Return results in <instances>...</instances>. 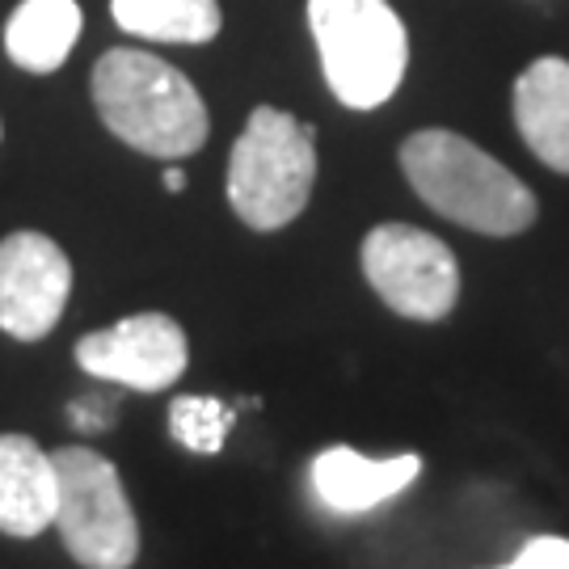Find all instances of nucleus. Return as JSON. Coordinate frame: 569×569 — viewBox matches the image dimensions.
Returning <instances> with one entry per match:
<instances>
[{"mask_svg": "<svg viewBox=\"0 0 569 569\" xmlns=\"http://www.w3.org/2000/svg\"><path fill=\"white\" fill-rule=\"evenodd\" d=\"M93 106L122 143L161 161L199 152L211 131L194 81L136 47H114L93 63Z\"/></svg>", "mask_w": 569, "mask_h": 569, "instance_id": "1", "label": "nucleus"}, {"mask_svg": "<svg viewBox=\"0 0 569 569\" xmlns=\"http://www.w3.org/2000/svg\"><path fill=\"white\" fill-rule=\"evenodd\" d=\"M401 169L413 194L451 224L481 237H515L536 224V194L523 178L456 131H413L401 143Z\"/></svg>", "mask_w": 569, "mask_h": 569, "instance_id": "2", "label": "nucleus"}, {"mask_svg": "<svg viewBox=\"0 0 569 569\" xmlns=\"http://www.w3.org/2000/svg\"><path fill=\"white\" fill-rule=\"evenodd\" d=\"M326 84L346 110L385 106L409 68L406 21L388 0H308Z\"/></svg>", "mask_w": 569, "mask_h": 569, "instance_id": "3", "label": "nucleus"}, {"mask_svg": "<svg viewBox=\"0 0 569 569\" xmlns=\"http://www.w3.org/2000/svg\"><path fill=\"white\" fill-rule=\"evenodd\" d=\"M317 182L312 127L291 110L258 106L228 157V203L249 228L274 232L308 207Z\"/></svg>", "mask_w": 569, "mask_h": 569, "instance_id": "4", "label": "nucleus"}, {"mask_svg": "<svg viewBox=\"0 0 569 569\" xmlns=\"http://www.w3.org/2000/svg\"><path fill=\"white\" fill-rule=\"evenodd\" d=\"M56 528L63 549L84 569H131L140 557V523L127 502L119 468L93 448L56 456Z\"/></svg>", "mask_w": 569, "mask_h": 569, "instance_id": "5", "label": "nucleus"}, {"mask_svg": "<svg viewBox=\"0 0 569 569\" xmlns=\"http://www.w3.org/2000/svg\"><path fill=\"white\" fill-rule=\"evenodd\" d=\"M371 291L409 321H443L460 300V262L435 232L413 224H376L363 241Z\"/></svg>", "mask_w": 569, "mask_h": 569, "instance_id": "6", "label": "nucleus"}, {"mask_svg": "<svg viewBox=\"0 0 569 569\" xmlns=\"http://www.w3.org/2000/svg\"><path fill=\"white\" fill-rule=\"evenodd\" d=\"M77 363L93 380L136 388V392H164L182 380L190 363L186 329L164 312H136L114 326L93 329L77 342Z\"/></svg>", "mask_w": 569, "mask_h": 569, "instance_id": "7", "label": "nucleus"}, {"mask_svg": "<svg viewBox=\"0 0 569 569\" xmlns=\"http://www.w3.org/2000/svg\"><path fill=\"white\" fill-rule=\"evenodd\" d=\"M72 296V262L42 232H9L0 241V329L39 342L60 326Z\"/></svg>", "mask_w": 569, "mask_h": 569, "instance_id": "8", "label": "nucleus"}, {"mask_svg": "<svg viewBox=\"0 0 569 569\" xmlns=\"http://www.w3.org/2000/svg\"><path fill=\"white\" fill-rule=\"evenodd\" d=\"M418 472H422V456L413 451L371 460L355 448H329L308 468L317 502L333 515H367V510L385 507L388 498H397L401 489L418 481Z\"/></svg>", "mask_w": 569, "mask_h": 569, "instance_id": "9", "label": "nucleus"}, {"mask_svg": "<svg viewBox=\"0 0 569 569\" xmlns=\"http://www.w3.org/2000/svg\"><path fill=\"white\" fill-rule=\"evenodd\" d=\"M515 127L540 161L569 173V60L540 56L515 81Z\"/></svg>", "mask_w": 569, "mask_h": 569, "instance_id": "10", "label": "nucleus"}, {"mask_svg": "<svg viewBox=\"0 0 569 569\" xmlns=\"http://www.w3.org/2000/svg\"><path fill=\"white\" fill-rule=\"evenodd\" d=\"M56 523V460L30 435H0V531L30 540Z\"/></svg>", "mask_w": 569, "mask_h": 569, "instance_id": "11", "label": "nucleus"}, {"mask_svg": "<svg viewBox=\"0 0 569 569\" xmlns=\"http://www.w3.org/2000/svg\"><path fill=\"white\" fill-rule=\"evenodd\" d=\"M81 26L77 0H21L4 26V51L26 72H56L72 56Z\"/></svg>", "mask_w": 569, "mask_h": 569, "instance_id": "12", "label": "nucleus"}, {"mask_svg": "<svg viewBox=\"0 0 569 569\" xmlns=\"http://www.w3.org/2000/svg\"><path fill=\"white\" fill-rule=\"evenodd\" d=\"M110 13L148 42H211L224 26L220 0H110Z\"/></svg>", "mask_w": 569, "mask_h": 569, "instance_id": "13", "label": "nucleus"}, {"mask_svg": "<svg viewBox=\"0 0 569 569\" xmlns=\"http://www.w3.org/2000/svg\"><path fill=\"white\" fill-rule=\"evenodd\" d=\"M232 422H237V409L216 397H178L169 406V435L199 456H216L224 448Z\"/></svg>", "mask_w": 569, "mask_h": 569, "instance_id": "14", "label": "nucleus"}, {"mask_svg": "<svg viewBox=\"0 0 569 569\" xmlns=\"http://www.w3.org/2000/svg\"><path fill=\"white\" fill-rule=\"evenodd\" d=\"M498 569H569V540L566 536H536L519 549L515 561Z\"/></svg>", "mask_w": 569, "mask_h": 569, "instance_id": "15", "label": "nucleus"}, {"mask_svg": "<svg viewBox=\"0 0 569 569\" xmlns=\"http://www.w3.org/2000/svg\"><path fill=\"white\" fill-rule=\"evenodd\" d=\"M164 190H169V194L186 190V173H182V169H164Z\"/></svg>", "mask_w": 569, "mask_h": 569, "instance_id": "16", "label": "nucleus"}]
</instances>
